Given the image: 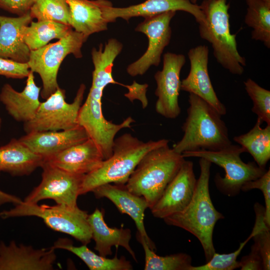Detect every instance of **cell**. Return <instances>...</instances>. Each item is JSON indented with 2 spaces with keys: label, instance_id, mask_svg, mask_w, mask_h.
Masks as SVG:
<instances>
[{
  "label": "cell",
  "instance_id": "cell-19",
  "mask_svg": "<svg viewBox=\"0 0 270 270\" xmlns=\"http://www.w3.org/2000/svg\"><path fill=\"white\" fill-rule=\"evenodd\" d=\"M104 160L98 146L89 138L44 159V162L71 174L86 175L98 168Z\"/></svg>",
  "mask_w": 270,
  "mask_h": 270
},
{
  "label": "cell",
  "instance_id": "cell-8",
  "mask_svg": "<svg viewBox=\"0 0 270 270\" xmlns=\"http://www.w3.org/2000/svg\"><path fill=\"white\" fill-rule=\"evenodd\" d=\"M87 38L72 29L64 37L54 43L30 50L27 62L30 71L38 73L42 80L40 95L46 99L59 88L57 76L60 64L68 54L76 58L82 57V48Z\"/></svg>",
  "mask_w": 270,
  "mask_h": 270
},
{
  "label": "cell",
  "instance_id": "cell-26",
  "mask_svg": "<svg viewBox=\"0 0 270 270\" xmlns=\"http://www.w3.org/2000/svg\"><path fill=\"white\" fill-rule=\"evenodd\" d=\"M55 250L60 248L68 250L80 258L90 270H132L130 262L124 256L118 258L116 254L112 258L97 254L86 244L76 246L66 238L58 240L52 246Z\"/></svg>",
  "mask_w": 270,
  "mask_h": 270
},
{
  "label": "cell",
  "instance_id": "cell-17",
  "mask_svg": "<svg viewBox=\"0 0 270 270\" xmlns=\"http://www.w3.org/2000/svg\"><path fill=\"white\" fill-rule=\"evenodd\" d=\"M56 260L55 249H35L12 240L0 242V270H52Z\"/></svg>",
  "mask_w": 270,
  "mask_h": 270
},
{
  "label": "cell",
  "instance_id": "cell-2",
  "mask_svg": "<svg viewBox=\"0 0 270 270\" xmlns=\"http://www.w3.org/2000/svg\"><path fill=\"white\" fill-rule=\"evenodd\" d=\"M187 116L182 128L184 135L172 148L178 153L206 150L216 151L232 143L228 128L216 110L193 94L188 96Z\"/></svg>",
  "mask_w": 270,
  "mask_h": 270
},
{
  "label": "cell",
  "instance_id": "cell-4",
  "mask_svg": "<svg viewBox=\"0 0 270 270\" xmlns=\"http://www.w3.org/2000/svg\"><path fill=\"white\" fill-rule=\"evenodd\" d=\"M184 158L168 144L148 152L130 176L125 186L130 192L143 197L150 209L175 176Z\"/></svg>",
  "mask_w": 270,
  "mask_h": 270
},
{
  "label": "cell",
  "instance_id": "cell-1",
  "mask_svg": "<svg viewBox=\"0 0 270 270\" xmlns=\"http://www.w3.org/2000/svg\"><path fill=\"white\" fill-rule=\"evenodd\" d=\"M200 174L194 196L182 211L163 220L168 225L179 227L190 232L200 241L206 262L216 252L212 240L217 222L224 218L214 208L210 194L209 180L212 163L200 158Z\"/></svg>",
  "mask_w": 270,
  "mask_h": 270
},
{
  "label": "cell",
  "instance_id": "cell-42",
  "mask_svg": "<svg viewBox=\"0 0 270 270\" xmlns=\"http://www.w3.org/2000/svg\"><path fill=\"white\" fill-rule=\"evenodd\" d=\"M190 2H191L192 4H196L197 1L198 0H188Z\"/></svg>",
  "mask_w": 270,
  "mask_h": 270
},
{
  "label": "cell",
  "instance_id": "cell-38",
  "mask_svg": "<svg viewBox=\"0 0 270 270\" xmlns=\"http://www.w3.org/2000/svg\"><path fill=\"white\" fill-rule=\"evenodd\" d=\"M241 270H263V263L261 256L253 246L251 247L250 253L243 256L239 261Z\"/></svg>",
  "mask_w": 270,
  "mask_h": 270
},
{
  "label": "cell",
  "instance_id": "cell-5",
  "mask_svg": "<svg viewBox=\"0 0 270 270\" xmlns=\"http://www.w3.org/2000/svg\"><path fill=\"white\" fill-rule=\"evenodd\" d=\"M227 0H204L200 6L205 20L198 23L201 38L211 44L217 62L231 74L242 75L246 60L238 52L236 34L230 31Z\"/></svg>",
  "mask_w": 270,
  "mask_h": 270
},
{
  "label": "cell",
  "instance_id": "cell-11",
  "mask_svg": "<svg viewBox=\"0 0 270 270\" xmlns=\"http://www.w3.org/2000/svg\"><path fill=\"white\" fill-rule=\"evenodd\" d=\"M40 184L26 196L24 202L36 204L51 199L56 204L77 206V199L84 175L71 174L44 162Z\"/></svg>",
  "mask_w": 270,
  "mask_h": 270
},
{
  "label": "cell",
  "instance_id": "cell-32",
  "mask_svg": "<svg viewBox=\"0 0 270 270\" xmlns=\"http://www.w3.org/2000/svg\"><path fill=\"white\" fill-rule=\"evenodd\" d=\"M256 220L252 232L254 244L258 251L263 263V270L270 269V231L264 221V208L258 203L254 206Z\"/></svg>",
  "mask_w": 270,
  "mask_h": 270
},
{
  "label": "cell",
  "instance_id": "cell-31",
  "mask_svg": "<svg viewBox=\"0 0 270 270\" xmlns=\"http://www.w3.org/2000/svg\"><path fill=\"white\" fill-rule=\"evenodd\" d=\"M30 14L38 21L50 20L70 26V10L66 0H37Z\"/></svg>",
  "mask_w": 270,
  "mask_h": 270
},
{
  "label": "cell",
  "instance_id": "cell-39",
  "mask_svg": "<svg viewBox=\"0 0 270 270\" xmlns=\"http://www.w3.org/2000/svg\"><path fill=\"white\" fill-rule=\"evenodd\" d=\"M124 86L126 88L129 92L124 96L131 102L134 100H140L142 104V108H145L148 104V99L146 96V88L148 85L146 84H140L134 81L132 85H124Z\"/></svg>",
  "mask_w": 270,
  "mask_h": 270
},
{
  "label": "cell",
  "instance_id": "cell-33",
  "mask_svg": "<svg viewBox=\"0 0 270 270\" xmlns=\"http://www.w3.org/2000/svg\"><path fill=\"white\" fill-rule=\"evenodd\" d=\"M244 84L246 91L253 102L252 111L262 122L270 125V91L262 88L250 78Z\"/></svg>",
  "mask_w": 270,
  "mask_h": 270
},
{
  "label": "cell",
  "instance_id": "cell-13",
  "mask_svg": "<svg viewBox=\"0 0 270 270\" xmlns=\"http://www.w3.org/2000/svg\"><path fill=\"white\" fill-rule=\"evenodd\" d=\"M186 62L184 54L165 53L162 70L154 74L156 83L154 94L158 97L155 109L157 113L166 118L174 119L180 114L178 104L181 86L180 74Z\"/></svg>",
  "mask_w": 270,
  "mask_h": 270
},
{
  "label": "cell",
  "instance_id": "cell-25",
  "mask_svg": "<svg viewBox=\"0 0 270 270\" xmlns=\"http://www.w3.org/2000/svg\"><path fill=\"white\" fill-rule=\"evenodd\" d=\"M44 160L19 139L12 138L0 147V174L5 172L12 176H28L41 167Z\"/></svg>",
  "mask_w": 270,
  "mask_h": 270
},
{
  "label": "cell",
  "instance_id": "cell-37",
  "mask_svg": "<svg viewBox=\"0 0 270 270\" xmlns=\"http://www.w3.org/2000/svg\"><path fill=\"white\" fill-rule=\"evenodd\" d=\"M37 0H0V8L18 16L28 12Z\"/></svg>",
  "mask_w": 270,
  "mask_h": 270
},
{
  "label": "cell",
  "instance_id": "cell-41",
  "mask_svg": "<svg viewBox=\"0 0 270 270\" xmlns=\"http://www.w3.org/2000/svg\"><path fill=\"white\" fill-rule=\"evenodd\" d=\"M265 4L270 6V0H260Z\"/></svg>",
  "mask_w": 270,
  "mask_h": 270
},
{
  "label": "cell",
  "instance_id": "cell-7",
  "mask_svg": "<svg viewBox=\"0 0 270 270\" xmlns=\"http://www.w3.org/2000/svg\"><path fill=\"white\" fill-rule=\"evenodd\" d=\"M244 152L240 146L232 144L216 151L200 150L186 152L182 155L184 158H202L223 168L225 176L222 177L218 174L215 176L216 186L223 194L234 196L240 193L245 183L260 178L266 170L254 162H244L240 154Z\"/></svg>",
  "mask_w": 270,
  "mask_h": 270
},
{
  "label": "cell",
  "instance_id": "cell-20",
  "mask_svg": "<svg viewBox=\"0 0 270 270\" xmlns=\"http://www.w3.org/2000/svg\"><path fill=\"white\" fill-rule=\"evenodd\" d=\"M89 138L85 129L78 125L67 130L31 132L19 140L44 160Z\"/></svg>",
  "mask_w": 270,
  "mask_h": 270
},
{
  "label": "cell",
  "instance_id": "cell-22",
  "mask_svg": "<svg viewBox=\"0 0 270 270\" xmlns=\"http://www.w3.org/2000/svg\"><path fill=\"white\" fill-rule=\"evenodd\" d=\"M70 10V26L86 38L108 29L104 9L112 6L108 0H66Z\"/></svg>",
  "mask_w": 270,
  "mask_h": 270
},
{
  "label": "cell",
  "instance_id": "cell-14",
  "mask_svg": "<svg viewBox=\"0 0 270 270\" xmlns=\"http://www.w3.org/2000/svg\"><path fill=\"white\" fill-rule=\"evenodd\" d=\"M196 180L193 162L184 160L161 196L150 209L153 216L164 219L182 210L194 196Z\"/></svg>",
  "mask_w": 270,
  "mask_h": 270
},
{
  "label": "cell",
  "instance_id": "cell-28",
  "mask_svg": "<svg viewBox=\"0 0 270 270\" xmlns=\"http://www.w3.org/2000/svg\"><path fill=\"white\" fill-rule=\"evenodd\" d=\"M72 29L71 26L50 20L32 22L22 30L24 42L30 50L47 44L52 40L64 37Z\"/></svg>",
  "mask_w": 270,
  "mask_h": 270
},
{
  "label": "cell",
  "instance_id": "cell-12",
  "mask_svg": "<svg viewBox=\"0 0 270 270\" xmlns=\"http://www.w3.org/2000/svg\"><path fill=\"white\" fill-rule=\"evenodd\" d=\"M176 13V11H169L145 18L136 26L135 31L146 36L148 46L145 52L127 66L126 72L130 76H142L152 66L159 65L163 51L171 39L170 23Z\"/></svg>",
  "mask_w": 270,
  "mask_h": 270
},
{
  "label": "cell",
  "instance_id": "cell-6",
  "mask_svg": "<svg viewBox=\"0 0 270 270\" xmlns=\"http://www.w3.org/2000/svg\"><path fill=\"white\" fill-rule=\"evenodd\" d=\"M14 207L0 212L2 219L14 217L34 216L42 218L46 224L52 230L70 235L83 244L87 245L92 240L87 212L78 206L72 207L56 204H29L23 200Z\"/></svg>",
  "mask_w": 270,
  "mask_h": 270
},
{
  "label": "cell",
  "instance_id": "cell-10",
  "mask_svg": "<svg viewBox=\"0 0 270 270\" xmlns=\"http://www.w3.org/2000/svg\"><path fill=\"white\" fill-rule=\"evenodd\" d=\"M103 88L91 86L86 99L80 108L78 124L83 127L89 138L98 146L104 160L112 154V146L116 134L122 129L130 128L134 120L128 116L120 124L104 118L102 110Z\"/></svg>",
  "mask_w": 270,
  "mask_h": 270
},
{
  "label": "cell",
  "instance_id": "cell-29",
  "mask_svg": "<svg viewBox=\"0 0 270 270\" xmlns=\"http://www.w3.org/2000/svg\"><path fill=\"white\" fill-rule=\"evenodd\" d=\"M247 5L244 23L251 28L252 40L270 48V6L260 0H245Z\"/></svg>",
  "mask_w": 270,
  "mask_h": 270
},
{
  "label": "cell",
  "instance_id": "cell-3",
  "mask_svg": "<svg viewBox=\"0 0 270 270\" xmlns=\"http://www.w3.org/2000/svg\"><path fill=\"white\" fill-rule=\"evenodd\" d=\"M167 139L143 142L129 133L115 138L112 154L95 170L84 175L80 195L106 184H126L142 157L150 150L168 144Z\"/></svg>",
  "mask_w": 270,
  "mask_h": 270
},
{
  "label": "cell",
  "instance_id": "cell-30",
  "mask_svg": "<svg viewBox=\"0 0 270 270\" xmlns=\"http://www.w3.org/2000/svg\"><path fill=\"white\" fill-rule=\"evenodd\" d=\"M140 243L144 252V270H190L192 266V258L186 254L160 256L157 255L145 240Z\"/></svg>",
  "mask_w": 270,
  "mask_h": 270
},
{
  "label": "cell",
  "instance_id": "cell-16",
  "mask_svg": "<svg viewBox=\"0 0 270 270\" xmlns=\"http://www.w3.org/2000/svg\"><path fill=\"white\" fill-rule=\"evenodd\" d=\"M178 10L190 14L198 24L205 20L200 6L192 4L188 0H146L127 7L108 6L104 9V16L110 23L115 22L118 18L128 22L134 17L142 16L145 18L169 11Z\"/></svg>",
  "mask_w": 270,
  "mask_h": 270
},
{
  "label": "cell",
  "instance_id": "cell-35",
  "mask_svg": "<svg viewBox=\"0 0 270 270\" xmlns=\"http://www.w3.org/2000/svg\"><path fill=\"white\" fill-rule=\"evenodd\" d=\"M253 189L260 190L264 197L265 202L264 221L270 227V169L268 168L260 178L245 183L241 190L247 192Z\"/></svg>",
  "mask_w": 270,
  "mask_h": 270
},
{
  "label": "cell",
  "instance_id": "cell-18",
  "mask_svg": "<svg viewBox=\"0 0 270 270\" xmlns=\"http://www.w3.org/2000/svg\"><path fill=\"white\" fill-rule=\"evenodd\" d=\"M92 192L98 198L108 199L121 213L128 215L136 224L138 240L140 242L145 240L152 250L156 249L155 244L149 238L144 224V212L148 206L143 197L129 192L125 184H106L96 188Z\"/></svg>",
  "mask_w": 270,
  "mask_h": 270
},
{
  "label": "cell",
  "instance_id": "cell-15",
  "mask_svg": "<svg viewBox=\"0 0 270 270\" xmlns=\"http://www.w3.org/2000/svg\"><path fill=\"white\" fill-rule=\"evenodd\" d=\"M208 54L206 45H199L188 50L190 70L181 81L180 90L200 97L224 116L226 113V108L217 96L208 74Z\"/></svg>",
  "mask_w": 270,
  "mask_h": 270
},
{
  "label": "cell",
  "instance_id": "cell-27",
  "mask_svg": "<svg viewBox=\"0 0 270 270\" xmlns=\"http://www.w3.org/2000/svg\"><path fill=\"white\" fill-rule=\"evenodd\" d=\"M262 123L257 118L249 132L235 136L233 140L252 156L258 166L266 168L270 159V125L262 128Z\"/></svg>",
  "mask_w": 270,
  "mask_h": 270
},
{
  "label": "cell",
  "instance_id": "cell-43",
  "mask_svg": "<svg viewBox=\"0 0 270 270\" xmlns=\"http://www.w3.org/2000/svg\"><path fill=\"white\" fill-rule=\"evenodd\" d=\"M1 126H2V119L0 118V128H1Z\"/></svg>",
  "mask_w": 270,
  "mask_h": 270
},
{
  "label": "cell",
  "instance_id": "cell-34",
  "mask_svg": "<svg viewBox=\"0 0 270 270\" xmlns=\"http://www.w3.org/2000/svg\"><path fill=\"white\" fill-rule=\"evenodd\" d=\"M253 236L254 234L252 232L248 237L240 244L236 251L227 254H220L215 252L206 264L199 266H192L190 270H233L239 268L240 263L237 258Z\"/></svg>",
  "mask_w": 270,
  "mask_h": 270
},
{
  "label": "cell",
  "instance_id": "cell-24",
  "mask_svg": "<svg viewBox=\"0 0 270 270\" xmlns=\"http://www.w3.org/2000/svg\"><path fill=\"white\" fill-rule=\"evenodd\" d=\"M88 220L92 234V239L95 242L94 249L99 254L106 257L112 254L113 246L124 248L137 262L136 254L130 245L132 238L131 230L129 228H110L106 223L104 212L96 208L94 212L88 214Z\"/></svg>",
  "mask_w": 270,
  "mask_h": 270
},
{
  "label": "cell",
  "instance_id": "cell-40",
  "mask_svg": "<svg viewBox=\"0 0 270 270\" xmlns=\"http://www.w3.org/2000/svg\"><path fill=\"white\" fill-rule=\"evenodd\" d=\"M22 201L19 198L0 190V206L6 203H12L16 205Z\"/></svg>",
  "mask_w": 270,
  "mask_h": 270
},
{
  "label": "cell",
  "instance_id": "cell-23",
  "mask_svg": "<svg viewBox=\"0 0 270 270\" xmlns=\"http://www.w3.org/2000/svg\"><path fill=\"white\" fill-rule=\"evenodd\" d=\"M32 20L30 12L14 18L0 15V57L28 62L30 50L24 41L22 30Z\"/></svg>",
  "mask_w": 270,
  "mask_h": 270
},
{
  "label": "cell",
  "instance_id": "cell-9",
  "mask_svg": "<svg viewBox=\"0 0 270 270\" xmlns=\"http://www.w3.org/2000/svg\"><path fill=\"white\" fill-rule=\"evenodd\" d=\"M86 86L82 84L72 103L66 101V92L60 87L40 102L34 117L24 123L26 134L34 132L70 130L78 126V118L82 105Z\"/></svg>",
  "mask_w": 270,
  "mask_h": 270
},
{
  "label": "cell",
  "instance_id": "cell-21",
  "mask_svg": "<svg viewBox=\"0 0 270 270\" xmlns=\"http://www.w3.org/2000/svg\"><path fill=\"white\" fill-rule=\"evenodd\" d=\"M26 78L22 92H17L6 84L0 92V100L8 114L14 120L24 123L34 117L41 102L39 100L41 88L36 85L34 72L30 70Z\"/></svg>",
  "mask_w": 270,
  "mask_h": 270
},
{
  "label": "cell",
  "instance_id": "cell-36",
  "mask_svg": "<svg viewBox=\"0 0 270 270\" xmlns=\"http://www.w3.org/2000/svg\"><path fill=\"white\" fill-rule=\"evenodd\" d=\"M30 70L28 63L0 57V76L7 78L22 79L27 78Z\"/></svg>",
  "mask_w": 270,
  "mask_h": 270
}]
</instances>
